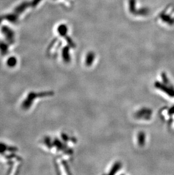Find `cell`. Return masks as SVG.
<instances>
[{
	"mask_svg": "<svg viewBox=\"0 0 174 175\" xmlns=\"http://www.w3.org/2000/svg\"><path fill=\"white\" fill-rule=\"evenodd\" d=\"M1 32L5 37L7 42L10 44L14 42V33L12 29L7 26H3L1 28Z\"/></svg>",
	"mask_w": 174,
	"mask_h": 175,
	"instance_id": "7a4b0ae2",
	"label": "cell"
},
{
	"mask_svg": "<svg viewBox=\"0 0 174 175\" xmlns=\"http://www.w3.org/2000/svg\"><path fill=\"white\" fill-rule=\"evenodd\" d=\"M1 19L0 18V23H1Z\"/></svg>",
	"mask_w": 174,
	"mask_h": 175,
	"instance_id": "4fadbf2b",
	"label": "cell"
},
{
	"mask_svg": "<svg viewBox=\"0 0 174 175\" xmlns=\"http://www.w3.org/2000/svg\"><path fill=\"white\" fill-rule=\"evenodd\" d=\"M53 95V92L52 91H44L37 93L35 92H31L26 97V99L22 102V108L24 110H27L30 108L33 101L37 97H50Z\"/></svg>",
	"mask_w": 174,
	"mask_h": 175,
	"instance_id": "6da1fadb",
	"label": "cell"
},
{
	"mask_svg": "<svg viewBox=\"0 0 174 175\" xmlns=\"http://www.w3.org/2000/svg\"><path fill=\"white\" fill-rule=\"evenodd\" d=\"M168 113L170 115H174V106H173L168 111Z\"/></svg>",
	"mask_w": 174,
	"mask_h": 175,
	"instance_id": "7c38bea8",
	"label": "cell"
},
{
	"mask_svg": "<svg viewBox=\"0 0 174 175\" xmlns=\"http://www.w3.org/2000/svg\"><path fill=\"white\" fill-rule=\"evenodd\" d=\"M17 64V60L15 57H10L7 61V65L10 67H14Z\"/></svg>",
	"mask_w": 174,
	"mask_h": 175,
	"instance_id": "ba28073f",
	"label": "cell"
},
{
	"mask_svg": "<svg viewBox=\"0 0 174 175\" xmlns=\"http://www.w3.org/2000/svg\"><path fill=\"white\" fill-rule=\"evenodd\" d=\"M66 27H65L64 26H60L58 29V31L61 35L65 34V33L66 32Z\"/></svg>",
	"mask_w": 174,
	"mask_h": 175,
	"instance_id": "30bf717a",
	"label": "cell"
},
{
	"mask_svg": "<svg viewBox=\"0 0 174 175\" xmlns=\"http://www.w3.org/2000/svg\"><path fill=\"white\" fill-rule=\"evenodd\" d=\"M44 142H45V144L47 145V146L48 147H49V149H50V147H51V146L52 147V144H51L50 139V138H49V137H46V138H45Z\"/></svg>",
	"mask_w": 174,
	"mask_h": 175,
	"instance_id": "9c48e42d",
	"label": "cell"
},
{
	"mask_svg": "<svg viewBox=\"0 0 174 175\" xmlns=\"http://www.w3.org/2000/svg\"><path fill=\"white\" fill-rule=\"evenodd\" d=\"M5 18L10 22L14 23V22H17V21L18 19V15H17L15 13L9 14H7V15H5Z\"/></svg>",
	"mask_w": 174,
	"mask_h": 175,
	"instance_id": "52a82bcc",
	"label": "cell"
},
{
	"mask_svg": "<svg viewBox=\"0 0 174 175\" xmlns=\"http://www.w3.org/2000/svg\"><path fill=\"white\" fill-rule=\"evenodd\" d=\"M41 0H33L32 2H31V6H33V7H35L37 6L39 2L41 1Z\"/></svg>",
	"mask_w": 174,
	"mask_h": 175,
	"instance_id": "8fae6325",
	"label": "cell"
},
{
	"mask_svg": "<svg viewBox=\"0 0 174 175\" xmlns=\"http://www.w3.org/2000/svg\"><path fill=\"white\" fill-rule=\"evenodd\" d=\"M156 86L163 92H166L170 97H174V89L160 83H157Z\"/></svg>",
	"mask_w": 174,
	"mask_h": 175,
	"instance_id": "277c9868",
	"label": "cell"
},
{
	"mask_svg": "<svg viewBox=\"0 0 174 175\" xmlns=\"http://www.w3.org/2000/svg\"><path fill=\"white\" fill-rule=\"evenodd\" d=\"M18 151V149L17 147L10 146L5 144L4 143L0 142V154L4 155L6 151L10 152H16Z\"/></svg>",
	"mask_w": 174,
	"mask_h": 175,
	"instance_id": "3957f363",
	"label": "cell"
},
{
	"mask_svg": "<svg viewBox=\"0 0 174 175\" xmlns=\"http://www.w3.org/2000/svg\"><path fill=\"white\" fill-rule=\"evenodd\" d=\"M9 46L6 42L0 40V53L3 56L6 55L8 53Z\"/></svg>",
	"mask_w": 174,
	"mask_h": 175,
	"instance_id": "8992f818",
	"label": "cell"
},
{
	"mask_svg": "<svg viewBox=\"0 0 174 175\" xmlns=\"http://www.w3.org/2000/svg\"><path fill=\"white\" fill-rule=\"evenodd\" d=\"M31 6V2H23L15 9L14 13L16 14L17 15L20 14L21 13L23 12L24 10H25L29 6Z\"/></svg>",
	"mask_w": 174,
	"mask_h": 175,
	"instance_id": "5b68a950",
	"label": "cell"
}]
</instances>
